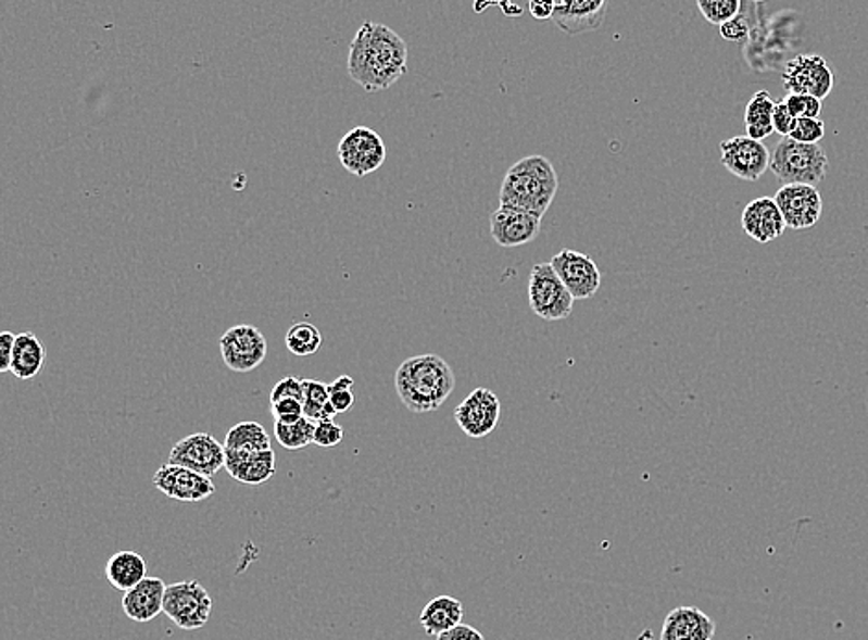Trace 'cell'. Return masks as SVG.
Masks as SVG:
<instances>
[{
	"mask_svg": "<svg viewBox=\"0 0 868 640\" xmlns=\"http://www.w3.org/2000/svg\"><path fill=\"white\" fill-rule=\"evenodd\" d=\"M530 310L543 321H563L570 317L575 297L557 276L552 263H538L531 267L528 280Z\"/></svg>",
	"mask_w": 868,
	"mask_h": 640,
	"instance_id": "cell-5",
	"label": "cell"
},
{
	"mask_svg": "<svg viewBox=\"0 0 868 640\" xmlns=\"http://www.w3.org/2000/svg\"><path fill=\"white\" fill-rule=\"evenodd\" d=\"M772 126H775L776 134H780V136L783 137L791 136V131L794 130V126H796V117H794L793 113L789 112L785 100L776 102L775 115H772Z\"/></svg>",
	"mask_w": 868,
	"mask_h": 640,
	"instance_id": "cell-37",
	"label": "cell"
},
{
	"mask_svg": "<svg viewBox=\"0 0 868 640\" xmlns=\"http://www.w3.org/2000/svg\"><path fill=\"white\" fill-rule=\"evenodd\" d=\"M213 600L206 587L197 579H186L178 583L167 585L163 613L169 620L186 631L204 628L212 616Z\"/></svg>",
	"mask_w": 868,
	"mask_h": 640,
	"instance_id": "cell-6",
	"label": "cell"
},
{
	"mask_svg": "<svg viewBox=\"0 0 868 640\" xmlns=\"http://www.w3.org/2000/svg\"><path fill=\"white\" fill-rule=\"evenodd\" d=\"M438 640H486L483 635L478 629L473 628L469 624H460L454 629H450L446 633L439 635Z\"/></svg>",
	"mask_w": 868,
	"mask_h": 640,
	"instance_id": "cell-41",
	"label": "cell"
},
{
	"mask_svg": "<svg viewBox=\"0 0 868 640\" xmlns=\"http://www.w3.org/2000/svg\"><path fill=\"white\" fill-rule=\"evenodd\" d=\"M45 360H47V350H45L38 337L34 336L32 331H23L15 339L10 373L15 378L23 379V381L34 379L41 373Z\"/></svg>",
	"mask_w": 868,
	"mask_h": 640,
	"instance_id": "cell-24",
	"label": "cell"
},
{
	"mask_svg": "<svg viewBox=\"0 0 868 640\" xmlns=\"http://www.w3.org/2000/svg\"><path fill=\"white\" fill-rule=\"evenodd\" d=\"M223 444L228 450L262 452L271 450V437L260 423H239L228 429Z\"/></svg>",
	"mask_w": 868,
	"mask_h": 640,
	"instance_id": "cell-26",
	"label": "cell"
},
{
	"mask_svg": "<svg viewBox=\"0 0 868 640\" xmlns=\"http://www.w3.org/2000/svg\"><path fill=\"white\" fill-rule=\"evenodd\" d=\"M776 204L785 218L788 228L794 231L809 230L819 223L825 210L822 194L815 186L788 184L775 194Z\"/></svg>",
	"mask_w": 868,
	"mask_h": 640,
	"instance_id": "cell-11",
	"label": "cell"
},
{
	"mask_svg": "<svg viewBox=\"0 0 868 640\" xmlns=\"http://www.w3.org/2000/svg\"><path fill=\"white\" fill-rule=\"evenodd\" d=\"M785 104L796 118H819L822 113V100L812 95L788 93Z\"/></svg>",
	"mask_w": 868,
	"mask_h": 640,
	"instance_id": "cell-32",
	"label": "cell"
},
{
	"mask_svg": "<svg viewBox=\"0 0 868 640\" xmlns=\"http://www.w3.org/2000/svg\"><path fill=\"white\" fill-rule=\"evenodd\" d=\"M776 102L770 97L769 91H757L754 97L750 99L744 110V128H746V136L763 141L767 137L775 134V126H772V115H775Z\"/></svg>",
	"mask_w": 868,
	"mask_h": 640,
	"instance_id": "cell-25",
	"label": "cell"
},
{
	"mask_svg": "<svg viewBox=\"0 0 868 640\" xmlns=\"http://www.w3.org/2000/svg\"><path fill=\"white\" fill-rule=\"evenodd\" d=\"M426 635L439 637L463 624V603L454 597H438L426 603L419 616Z\"/></svg>",
	"mask_w": 868,
	"mask_h": 640,
	"instance_id": "cell-22",
	"label": "cell"
},
{
	"mask_svg": "<svg viewBox=\"0 0 868 640\" xmlns=\"http://www.w3.org/2000/svg\"><path fill=\"white\" fill-rule=\"evenodd\" d=\"M500 410L499 397L486 387H478L457 404L454 418L465 436L483 439L499 426Z\"/></svg>",
	"mask_w": 868,
	"mask_h": 640,
	"instance_id": "cell-13",
	"label": "cell"
},
{
	"mask_svg": "<svg viewBox=\"0 0 868 640\" xmlns=\"http://www.w3.org/2000/svg\"><path fill=\"white\" fill-rule=\"evenodd\" d=\"M338 158L350 175L363 178L376 173L386 163L388 149L378 131L369 126H356L341 137Z\"/></svg>",
	"mask_w": 868,
	"mask_h": 640,
	"instance_id": "cell-7",
	"label": "cell"
},
{
	"mask_svg": "<svg viewBox=\"0 0 868 640\" xmlns=\"http://www.w3.org/2000/svg\"><path fill=\"white\" fill-rule=\"evenodd\" d=\"M489 224L494 241L504 249L525 247L538 239L541 231V217L512 205H499V210L489 215Z\"/></svg>",
	"mask_w": 868,
	"mask_h": 640,
	"instance_id": "cell-16",
	"label": "cell"
},
{
	"mask_svg": "<svg viewBox=\"0 0 868 640\" xmlns=\"http://www.w3.org/2000/svg\"><path fill=\"white\" fill-rule=\"evenodd\" d=\"M347 67L350 78L365 91L389 89L406 75V41L393 28L367 21L350 43Z\"/></svg>",
	"mask_w": 868,
	"mask_h": 640,
	"instance_id": "cell-1",
	"label": "cell"
},
{
	"mask_svg": "<svg viewBox=\"0 0 868 640\" xmlns=\"http://www.w3.org/2000/svg\"><path fill=\"white\" fill-rule=\"evenodd\" d=\"M15 339H17V336L12 334V331H2L0 334V373H10Z\"/></svg>",
	"mask_w": 868,
	"mask_h": 640,
	"instance_id": "cell-39",
	"label": "cell"
},
{
	"mask_svg": "<svg viewBox=\"0 0 868 640\" xmlns=\"http://www.w3.org/2000/svg\"><path fill=\"white\" fill-rule=\"evenodd\" d=\"M702 17L712 25H725L741 13V0H696Z\"/></svg>",
	"mask_w": 868,
	"mask_h": 640,
	"instance_id": "cell-30",
	"label": "cell"
},
{
	"mask_svg": "<svg viewBox=\"0 0 868 640\" xmlns=\"http://www.w3.org/2000/svg\"><path fill=\"white\" fill-rule=\"evenodd\" d=\"M400 402L412 413L438 411L456 389V376L438 354L413 355L394 374Z\"/></svg>",
	"mask_w": 868,
	"mask_h": 640,
	"instance_id": "cell-2",
	"label": "cell"
},
{
	"mask_svg": "<svg viewBox=\"0 0 868 640\" xmlns=\"http://www.w3.org/2000/svg\"><path fill=\"white\" fill-rule=\"evenodd\" d=\"M556 168L544 155H528L507 168L500 186V205H512L543 218L557 193Z\"/></svg>",
	"mask_w": 868,
	"mask_h": 640,
	"instance_id": "cell-3",
	"label": "cell"
},
{
	"mask_svg": "<svg viewBox=\"0 0 868 640\" xmlns=\"http://www.w3.org/2000/svg\"><path fill=\"white\" fill-rule=\"evenodd\" d=\"M106 578L117 591H130L147 578V563L141 553L123 550L113 553L106 563Z\"/></svg>",
	"mask_w": 868,
	"mask_h": 640,
	"instance_id": "cell-23",
	"label": "cell"
},
{
	"mask_svg": "<svg viewBox=\"0 0 868 640\" xmlns=\"http://www.w3.org/2000/svg\"><path fill=\"white\" fill-rule=\"evenodd\" d=\"M221 355L234 373H252L267 357V339L252 324H239L221 336Z\"/></svg>",
	"mask_w": 868,
	"mask_h": 640,
	"instance_id": "cell-8",
	"label": "cell"
},
{
	"mask_svg": "<svg viewBox=\"0 0 868 640\" xmlns=\"http://www.w3.org/2000/svg\"><path fill=\"white\" fill-rule=\"evenodd\" d=\"M271 415L275 423H297L304 417V404L300 400H280L271 404Z\"/></svg>",
	"mask_w": 868,
	"mask_h": 640,
	"instance_id": "cell-36",
	"label": "cell"
},
{
	"mask_svg": "<svg viewBox=\"0 0 868 640\" xmlns=\"http://www.w3.org/2000/svg\"><path fill=\"white\" fill-rule=\"evenodd\" d=\"M741 226L746 236L762 244L772 243L788 230L780 208L770 197H759L749 202L741 215Z\"/></svg>",
	"mask_w": 868,
	"mask_h": 640,
	"instance_id": "cell-18",
	"label": "cell"
},
{
	"mask_svg": "<svg viewBox=\"0 0 868 640\" xmlns=\"http://www.w3.org/2000/svg\"><path fill=\"white\" fill-rule=\"evenodd\" d=\"M720 36L726 41H733V43H743L744 39L749 38L750 25L749 21L744 20L743 15H738L733 20L728 21L725 25H720Z\"/></svg>",
	"mask_w": 868,
	"mask_h": 640,
	"instance_id": "cell-38",
	"label": "cell"
},
{
	"mask_svg": "<svg viewBox=\"0 0 868 640\" xmlns=\"http://www.w3.org/2000/svg\"><path fill=\"white\" fill-rule=\"evenodd\" d=\"M717 624L693 605L670 611L663 622L662 640H713Z\"/></svg>",
	"mask_w": 868,
	"mask_h": 640,
	"instance_id": "cell-20",
	"label": "cell"
},
{
	"mask_svg": "<svg viewBox=\"0 0 868 640\" xmlns=\"http://www.w3.org/2000/svg\"><path fill=\"white\" fill-rule=\"evenodd\" d=\"M769 149L763 141L749 136H735L720 143V163L730 175L744 181H757L770 168Z\"/></svg>",
	"mask_w": 868,
	"mask_h": 640,
	"instance_id": "cell-10",
	"label": "cell"
},
{
	"mask_svg": "<svg viewBox=\"0 0 868 640\" xmlns=\"http://www.w3.org/2000/svg\"><path fill=\"white\" fill-rule=\"evenodd\" d=\"M225 470L231 478L244 486H263L276 473L275 450L243 452L225 448Z\"/></svg>",
	"mask_w": 868,
	"mask_h": 640,
	"instance_id": "cell-19",
	"label": "cell"
},
{
	"mask_svg": "<svg viewBox=\"0 0 868 640\" xmlns=\"http://www.w3.org/2000/svg\"><path fill=\"white\" fill-rule=\"evenodd\" d=\"M344 429L339 424L330 421H320L315 423V434H313V444L320 448L338 447L339 442L343 441Z\"/></svg>",
	"mask_w": 868,
	"mask_h": 640,
	"instance_id": "cell-35",
	"label": "cell"
},
{
	"mask_svg": "<svg viewBox=\"0 0 868 640\" xmlns=\"http://www.w3.org/2000/svg\"><path fill=\"white\" fill-rule=\"evenodd\" d=\"M828 155L817 143H798L783 137L770 158V171L778 180L788 184L819 186L828 175Z\"/></svg>",
	"mask_w": 868,
	"mask_h": 640,
	"instance_id": "cell-4",
	"label": "cell"
},
{
	"mask_svg": "<svg viewBox=\"0 0 868 640\" xmlns=\"http://www.w3.org/2000/svg\"><path fill=\"white\" fill-rule=\"evenodd\" d=\"M167 585L163 583L162 578H147L134 589L125 592L123 597V611L130 620L152 622L163 613V600H165Z\"/></svg>",
	"mask_w": 868,
	"mask_h": 640,
	"instance_id": "cell-21",
	"label": "cell"
},
{
	"mask_svg": "<svg viewBox=\"0 0 868 640\" xmlns=\"http://www.w3.org/2000/svg\"><path fill=\"white\" fill-rule=\"evenodd\" d=\"M781 80L788 93L812 95L820 100L826 99L835 86L830 63L820 54H800L789 60Z\"/></svg>",
	"mask_w": 868,
	"mask_h": 640,
	"instance_id": "cell-9",
	"label": "cell"
},
{
	"mask_svg": "<svg viewBox=\"0 0 868 640\" xmlns=\"http://www.w3.org/2000/svg\"><path fill=\"white\" fill-rule=\"evenodd\" d=\"M826 126L820 118H796V126L791 131V139L798 143H817L825 139Z\"/></svg>",
	"mask_w": 868,
	"mask_h": 640,
	"instance_id": "cell-33",
	"label": "cell"
},
{
	"mask_svg": "<svg viewBox=\"0 0 868 640\" xmlns=\"http://www.w3.org/2000/svg\"><path fill=\"white\" fill-rule=\"evenodd\" d=\"M607 7L609 0H559L552 21L567 36H580L602 28Z\"/></svg>",
	"mask_w": 868,
	"mask_h": 640,
	"instance_id": "cell-17",
	"label": "cell"
},
{
	"mask_svg": "<svg viewBox=\"0 0 868 640\" xmlns=\"http://www.w3.org/2000/svg\"><path fill=\"white\" fill-rule=\"evenodd\" d=\"M280 400H300V402H304V378L288 376V378L280 379L271 391V404L280 402Z\"/></svg>",
	"mask_w": 868,
	"mask_h": 640,
	"instance_id": "cell-34",
	"label": "cell"
},
{
	"mask_svg": "<svg viewBox=\"0 0 868 640\" xmlns=\"http://www.w3.org/2000/svg\"><path fill=\"white\" fill-rule=\"evenodd\" d=\"M320 344H323V336H320L319 328L306 321L294 323L286 334V347L291 354L299 355V357L315 354L320 349Z\"/></svg>",
	"mask_w": 868,
	"mask_h": 640,
	"instance_id": "cell-28",
	"label": "cell"
},
{
	"mask_svg": "<svg viewBox=\"0 0 868 640\" xmlns=\"http://www.w3.org/2000/svg\"><path fill=\"white\" fill-rule=\"evenodd\" d=\"M315 423L302 417L297 423H275L276 441L286 450H302L313 442Z\"/></svg>",
	"mask_w": 868,
	"mask_h": 640,
	"instance_id": "cell-29",
	"label": "cell"
},
{
	"mask_svg": "<svg viewBox=\"0 0 868 640\" xmlns=\"http://www.w3.org/2000/svg\"><path fill=\"white\" fill-rule=\"evenodd\" d=\"M152 484L162 494L178 502H202L215 494L212 478L173 463L160 466Z\"/></svg>",
	"mask_w": 868,
	"mask_h": 640,
	"instance_id": "cell-15",
	"label": "cell"
},
{
	"mask_svg": "<svg viewBox=\"0 0 868 640\" xmlns=\"http://www.w3.org/2000/svg\"><path fill=\"white\" fill-rule=\"evenodd\" d=\"M754 2H765V0H754Z\"/></svg>",
	"mask_w": 868,
	"mask_h": 640,
	"instance_id": "cell-42",
	"label": "cell"
},
{
	"mask_svg": "<svg viewBox=\"0 0 868 640\" xmlns=\"http://www.w3.org/2000/svg\"><path fill=\"white\" fill-rule=\"evenodd\" d=\"M557 4H559L557 0H530L528 2V12L531 13L533 20L549 21L554 17Z\"/></svg>",
	"mask_w": 868,
	"mask_h": 640,
	"instance_id": "cell-40",
	"label": "cell"
},
{
	"mask_svg": "<svg viewBox=\"0 0 868 640\" xmlns=\"http://www.w3.org/2000/svg\"><path fill=\"white\" fill-rule=\"evenodd\" d=\"M304 417L313 423L330 421L338 413L331 407L328 384L320 379H304Z\"/></svg>",
	"mask_w": 868,
	"mask_h": 640,
	"instance_id": "cell-27",
	"label": "cell"
},
{
	"mask_svg": "<svg viewBox=\"0 0 868 640\" xmlns=\"http://www.w3.org/2000/svg\"><path fill=\"white\" fill-rule=\"evenodd\" d=\"M552 267L569 289L575 300L593 299L602 286V274L589 255L576 250L563 249L552 260Z\"/></svg>",
	"mask_w": 868,
	"mask_h": 640,
	"instance_id": "cell-14",
	"label": "cell"
},
{
	"mask_svg": "<svg viewBox=\"0 0 868 640\" xmlns=\"http://www.w3.org/2000/svg\"><path fill=\"white\" fill-rule=\"evenodd\" d=\"M328 394H330V404L336 413H347L352 410V405L356 404V397H354V379L350 376H339L336 381L328 384Z\"/></svg>",
	"mask_w": 868,
	"mask_h": 640,
	"instance_id": "cell-31",
	"label": "cell"
},
{
	"mask_svg": "<svg viewBox=\"0 0 868 640\" xmlns=\"http://www.w3.org/2000/svg\"><path fill=\"white\" fill-rule=\"evenodd\" d=\"M169 463L213 478L225 468V444L210 434H191L171 448Z\"/></svg>",
	"mask_w": 868,
	"mask_h": 640,
	"instance_id": "cell-12",
	"label": "cell"
}]
</instances>
